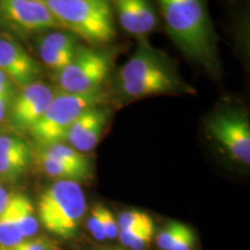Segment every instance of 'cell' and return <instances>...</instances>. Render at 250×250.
I'll return each mask as SVG.
<instances>
[{
    "label": "cell",
    "instance_id": "19",
    "mask_svg": "<svg viewBox=\"0 0 250 250\" xmlns=\"http://www.w3.org/2000/svg\"><path fill=\"white\" fill-rule=\"evenodd\" d=\"M39 55L43 64L56 72H61L72 62L76 52H67L49 46L44 43H39Z\"/></svg>",
    "mask_w": 250,
    "mask_h": 250
},
{
    "label": "cell",
    "instance_id": "17",
    "mask_svg": "<svg viewBox=\"0 0 250 250\" xmlns=\"http://www.w3.org/2000/svg\"><path fill=\"white\" fill-rule=\"evenodd\" d=\"M23 240L22 234L19 229L17 218H15L13 203L9 196L7 205L0 213V247L4 249L11 248Z\"/></svg>",
    "mask_w": 250,
    "mask_h": 250
},
{
    "label": "cell",
    "instance_id": "22",
    "mask_svg": "<svg viewBox=\"0 0 250 250\" xmlns=\"http://www.w3.org/2000/svg\"><path fill=\"white\" fill-rule=\"evenodd\" d=\"M186 225L181 223H170L162 232L158 235V246L161 250H170L174 242L182 232V229Z\"/></svg>",
    "mask_w": 250,
    "mask_h": 250
},
{
    "label": "cell",
    "instance_id": "12",
    "mask_svg": "<svg viewBox=\"0 0 250 250\" xmlns=\"http://www.w3.org/2000/svg\"><path fill=\"white\" fill-rule=\"evenodd\" d=\"M31 160V149L18 136H0V176L14 181L23 175Z\"/></svg>",
    "mask_w": 250,
    "mask_h": 250
},
{
    "label": "cell",
    "instance_id": "16",
    "mask_svg": "<svg viewBox=\"0 0 250 250\" xmlns=\"http://www.w3.org/2000/svg\"><path fill=\"white\" fill-rule=\"evenodd\" d=\"M46 153L50 155L55 156L59 160L65 162L71 167L76 168V169L83 171L87 176L92 177V164H90L89 159L83 153L78 152L77 149L71 147L70 145H65L64 143L54 144V145L42 147Z\"/></svg>",
    "mask_w": 250,
    "mask_h": 250
},
{
    "label": "cell",
    "instance_id": "27",
    "mask_svg": "<svg viewBox=\"0 0 250 250\" xmlns=\"http://www.w3.org/2000/svg\"><path fill=\"white\" fill-rule=\"evenodd\" d=\"M0 96L11 102L14 96V83L0 70Z\"/></svg>",
    "mask_w": 250,
    "mask_h": 250
},
{
    "label": "cell",
    "instance_id": "8",
    "mask_svg": "<svg viewBox=\"0 0 250 250\" xmlns=\"http://www.w3.org/2000/svg\"><path fill=\"white\" fill-rule=\"evenodd\" d=\"M0 20L26 34L62 28L44 0H0Z\"/></svg>",
    "mask_w": 250,
    "mask_h": 250
},
{
    "label": "cell",
    "instance_id": "7",
    "mask_svg": "<svg viewBox=\"0 0 250 250\" xmlns=\"http://www.w3.org/2000/svg\"><path fill=\"white\" fill-rule=\"evenodd\" d=\"M206 127L233 159L250 164V124L246 114L236 109L215 112L208 120Z\"/></svg>",
    "mask_w": 250,
    "mask_h": 250
},
{
    "label": "cell",
    "instance_id": "3",
    "mask_svg": "<svg viewBox=\"0 0 250 250\" xmlns=\"http://www.w3.org/2000/svg\"><path fill=\"white\" fill-rule=\"evenodd\" d=\"M61 26L92 44H107L116 36L108 0H44Z\"/></svg>",
    "mask_w": 250,
    "mask_h": 250
},
{
    "label": "cell",
    "instance_id": "2",
    "mask_svg": "<svg viewBox=\"0 0 250 250\" xmlns=\"http://www.w3.org/2000/svg\"><path fill=\"white\" fill-rule=\"evenodd\" d=\"M117 87L122 95L130 99L189 90L169 59L147 44L139 45L120 68Z\"/></svg>",
    "mask_w": 250,
    "mask_h": 250
},
{
    "label": "cell",
    "instance_id": "20",
    "mask_svg": "<svg viewBox=\"0 0 250 250\" xmlns=\"http://www.w3.org/2000/svg\"><path fill=\"white\" fill-rule=\"evenodd\" d=\"M40 42L67 52H76L78 46H79L77 44V36L71 34L70 31H51V33L43 36Z\"/></svg>",
    "mask_w": 250,
    "mask_h": 250
},
{
    "label": "cell",
    "instance_id": "14",
    "mask_svg": "<svg viewBox=\"0 0 250 250\" xmlns=\"http://www.w3.org/2000/svg\"><path fill=\"white\" fill-rule=\"evenodd\" d=\"M37 164L42 170L50 177H55L58 180H66V181H74V182H80V181H86L90 179L83 171L71 167L65 162L50 155L44 149L41 148L40 152L37 153Z\"/></svg>",
    "mask_w": 250,
    "mask_h": 250
},
{
    "label": "cell",
    "instance_id": "5",
    "mask_svg": "<svg viewBox=\"0 0 250 250\" xmlns=\"http://www.w3.org/2000/svg\"><path fill=\"white\" fill-rule=\"evenodd\" d=\"M102 95L92 94H71L62 92L54 96L44 114L30 127L29 132L42 147L64 143L66 134L74 121L87 109L99 105Z\"/></svg>",
    "mask_w": 250,
    "mask_h": 250
},
{
    "label": "cell",
    "instance_id": "15",
    "mask_svg": "<svg viewBox=\"0 0 250 250\" xmlns=\"http://www.w3.org/2000/svg\"><path fill=\"white\" fill-rule=\"evenodd\" d=\"M11 201L13 203L15 218L20 233L22 234L23 239H30L39 230V220L30 199L21 193H15L11 195Z\"/></svg>",
    "mask_w": 250,
    "mask_h": 250
},
{
    "label": "cell",
    "instance_id": "30",
    "mask_svg": "<svg viewBox=\"0 0 250 250\" xmlns=\"http://www.w3.org/2000/svg\"><path fill=\"white\" fill-rule=\"evenodd\" d=\"M110 250H116V249H110Z\"/></svg>",
    "mask_w": 250,
    "mask_h": 250
},
{
    "label": "cell",
    "instance_id": "28",
    "mask_svg": "<svg viewBox=\"0 0 250 250\" xmlns=\"http://www.w3.org/2000/svg\"><path fill=\"white\" fill-rule=\"evenodd\" d=\"M9 196H11V195H8V192L6 191L4 188L0 186V213L4 211L6 205H7Z\"/></svg>",
    "mask_w": 250,
    "mask_h": 250
},
{
    "label": "cell",
    "instance_id": "13",
    "mask_svg": "<svg viewBox=\"0 0 250 250\" xmlns=\"http://www.w3.org/2000/svg\"><path fill=\"white\" fill-rule=\"evenodd\" d=\"M121 26L132 35H146L156 26V15L148 0H112Z\"/></svg>",
    "mask_w": 250,
    "mask_h": 250
},
{
    "label": "cell",
    "instance_id": "23",
    "mask_svg": "<svg viewBox=\"0 0 250 250\" xmlns=\"http://www.w3.org/2000/svg\"><path fill=\"white\" fill-rule=\"evenodd\" d=\"M1 250H57V246L46 237H30L11 248H1Z\"/></svg>",
    "mask_w": 250,
    "mask_h": 250
},
{
    "label": "cell",
    "instance_id": "6",
    "mask_svg": "<svg viewBox=\"0 0 250 250\" xmlns=\"http://www.w3.org/2000/svg\"><path fill=\"white\" fill-rule=\"evenodd\" d=\"M110 71L111 59L105 52L78 46L72 62L58 73V83L65 93H98Z\"/></svg>",
    "mask_w": 250,
    "mask_h": 250
},
{
    "label": "cell",
    "instance_id": "9",
    "mask_svg": "<svg viewBox=\"0 0 250 250\" xmlns=\"http://www.w3.org/2000/svg\"><path fill=\"white\" fill-rule=\"evenodd\" d=\"M54 96V90L42 83H34L24 87L12 103L11 123L13 127L29 131L44 114Z\"/></svg>",
    "mask_w": 250,
    "mask_h": 250
},
{
    "label": "cell",
    "instance_id": "26",
    "mask_svg": "<svg viewBox=\"0 0 250 250\" xmlns=\"http://www.w3.org/2000/svg\"><path fill=\"white\" fill-rule=\"evenodd\" d=\"M195 234L188 226H184L182 232L174 242L170 250H192V247L195 245Z\"/></svg>",
    "mask_w": 250,
    "mask_h": 250
},
{
    "label": "cell",
    "instance_id": "11",
    "mask_svg": "<svg viewBox=\"0 0 250 250\" xmlns=\"http://www.w3.org/2000/svg\"><path fill=\"white\" fill-rule=\"evenodd\" d=\"M108 120L109 111L105 108L95 105L87 109L71 125L65 142L78 152H90L101 139Z\"/></svg>",
    "mask_w": 250,
    "mask_h": 250
},
{
    "label": "cell",
    "instance_id": "29",
    "mask_svg": "<svg viewBox=\"0 0 250 250\" xmlns=\"http://www.w3.org/2000/svg\"><path fill=\"white\" fill-rule=\"evenodd\" d=\"M9 103L11 102H8L7 100H5L4 98H1V96H0V122L5 118Z\"/></svg>",
    "mask_w": 250,
    "mask_h": 250
},
{
    "label": "cell",
    "instance_id": "1",
    "mask_svg": "<svg viewBox=\"0 0 250 250\" xmlns=\"http://www.w3.org/2000/svg\"><path fill=\"white\" fill-rule=\"evenodd\" d=\"M175 44L210 72L219 71L214 33L203 0H158Z\"/></svg>",
    "mask_w": 250,
    "mask_h": 250
},
{
    "label": "cell",
    "instance_id": "4",
    "mask_svg": "<svg viewBox=\"0 0 250 250\" xmlns=\"http://www.w3.org/2000/svg\"><path fill=\"white\" fill-rule=\"evenodd\" d=\"M37 212L41 224L49 233L70 239L77 234L85 215V193L78 182L58 180L40 197Z\"/></svg>",
    "mask_w": 250,
    "mask_h": 250
},
{
    "label": "cell",
    "instance_id": "25",
    "mask_svg": "<svg viewBox=\"0 0 250 250\" xmlns=\"http://www.w3.org/2000/svg\"><path fill=\"white\" fill-rule=\"evenodd\" d=\"M88 227L90 233L93 234V236L95 237L98 241H103V240L105 239L98 205L94 206L92 212H90V217L88 219Z\"/></svg>",
    "mask_w": 250,
    "mask_h": 250
},
{
    "label": "cell",
    "instance_id": "24",
    "mask_svg": "<svg viewBox=\"0 0 250 250\" xmlns=\"http://www.w3.org/2000/svg\"><path fill=\"white\" fill-rule=\"evenodd\" d=\"M99 206V212L100 217H101L102 226H103V232H104V236L108 239H116L120 234V227H118L116 218L114 217L112 212L108 210L107 208L102 205Z\"/></svg>",
    "mask_w": 250,
    "mask_h": 250
},
{
    "label": "cell",
    "instance_id": "21",
    "mask_svg": "<svg viewBox=\"0 0 250 250\" xmlns=\"http://www.w3.org/2000/svg\"><path fill=\"white\" fill-rule=\"evenodd\" d=\"M151 223H153L152 218L149 217L146 212L136 211V210L123 212L117 220L120 230L131 229V228L140 227V226H144V225H147Z\"/></svg>",
    "mask_w": 250,
    "mask_h": 250
},
{
    "label": "cell",
    "instance_id": "10",
    "mask_svg": "<svg viewBox=\"0 0 250 250\" xmlns=\"http://www.w3.org/2000/svg\"><path fill=\"white\" fill-rule=\"evenodd\" d=\"M0 70L19 87L36 83L41 76V67L35 59L15 41L0 39Z\"/></svg>",
    "mask_w": 250,
    "mask_h": 250
},
{
    "label": "cell",
    "instance_id": "18",
    "mask_svg": "<svg viewBox=\"0 0 250 250\" xmlns=\"http://www.w3.org/2000/svg\"><path fill=\"white\" fill-rule=\"evenodd\" d=\"M153 234H154V224L151 223L131 229L120 230L118 235L123 246L129 247L132 250H142L152 241Z\"/></svg>",
    "mask_w": 250,
    "mask_h": 250
}]
</instances>
